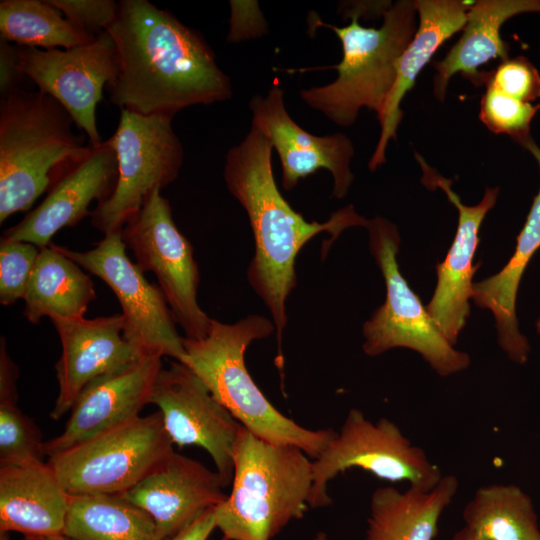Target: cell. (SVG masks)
<instances>
[{"label":"cell","instance_id":"cell-1","mask_svg":"<svg viewBox=\"0 0 540 540\" xmlns=\"http://www.w3.org/2000/svg\"><path fill=\"white\" fill-rule=\"evenodd\" d=\"M107 32L118 68L106 90L120 110L173 118L185 108L232 97L231 80L205 38L150 1H119Z\"/></svg>","mask_w":540,"mask_h":540},{"label":"cell","instance_id":"cell-2","mask_svg":"<svg viewBox=\"0 0 540 540\" xmlns=\"http://www.w3.org/2000/svg\"><path fill=\"white\" fill-rule=\"evenodd\" d=\"M273 147L256 128L226 154L224 180L228 191L246 211L255 252L247 278L268 308L279 343L287 325L286 301L296 285L295 260L303 246L322 232L336 239L367 219L352 205L333 213L326 222H309L285 200L272 168Z\"/></svg>","mask_w":540,"mask_h":540},{"label":"cell","instance_id":"cell-3","mask_svg":"<svg viewBox=\"0 0 540 540\" xmlns=\"http://www.w3.org/2000/svg\"><path fill=\"white\" fill-rule=\"evenodd\" d=\"M274 330V324L261 315H249L232 324L212 319L204 338L184 337V365L254 435L271 443L296 446L315 459L336 431L307 429L279 412L258 388L245 364L248 346Z\"/></svg>","mask_w":540,"mask_h":540},{"label":"cell","instance_id":"cell-4","mask_svg":"<svg viewBox=\"0 0 540 540\" xmlns=\"http://www.w3.org/2000/svg\"><path fill=\"white\" fill-rule=\"evenodd\" d=\"M232 488L215 508L225 540H271L303 518L313 485L312 461L300 448L266 441L243 425L234 451Z\"/></svg>","mask_w":540,"mask_h":540},{"label":"cell","instance_id":"cell-5","mask_svg":"<svg viewBox=\"0 0 540 540\" xmlns=\"http://www.w3.org/2000/svg\"><path fill=\"white\" fill-rule=\"evenodd\" d=\"M350 24L336 26L309 17L312 28L332 30L341 41L342 59L326 69H334L336 79L322 86L300 91L310 108L321 112L341 127L353 125L363 108L381 115L394 85L397 63L412 40L418 26V14L412 0H399L382 9L379 28L359 22L361 10H348Z\"/></svg>","mask_w":540,"mask_h":540},{"label":"cell","instance_id":"cell-6","mask_svg":"<svg viewBox=\"0 0 540 540\" xmlns=\"http://www.w3.org/2000/svg\"><path fill=\"white\" fill-rule=\"evenodd\" d=\"M68 112L40 91L19 90L0 103V224L29 210L89 145Z\"/></svg>","mask_w":540,"mask_h":540},{"label":"cell","instance_id":"cell-7","mask_svg":"<svg viewBox=\"0 0 540 540\" xmlns=\"http://www.w3.org/2000/svg\"><path fill=\"white\" fill-rule=\"evenodd\" d=\"M365 227L371 254L385 280L386 298L364 323L363 351L368 356H378L398 347L411 349L442 377L466 369L469 355L447 341L400 272V235L396 225L376 216L367 220Z\"/></svg>","mask_w":540,"mask_h":540},{"label":"cell","instance_id":"cell-8","mask_svg":"<svg viewBox=\"0 0 540 540\" xmlns=\"http://www.w3.org/2000/svg\"><path fill=\"white\" fill-rule=\"evenodd\" d=\"M173 445L158 411L139 415L47 462L70 495L123 494L174 451Z\"/></svg>","mask_w":540,"mask_h":540},{"label":"cell","instance_id":"cell-9","mask_svg":"<svg viewBox=\"0 0 540 540\" xmlns=\"http://www.w3.org/2000/svg\"><path fill=\"white\" fill-rule=\"evenodd\" d=\"M350 468L362 469L382 480L406 482L409 487L424 491L434 488L443 477L425 451L413 445L393 421L383 417L372 422L355 408L312 461L309 507L330 505L328 482Z\"/></svg>","mask_w":540,"mask_h":540},{"label":"cell","instance_id":"cell-10","mask_svg":"<svg viewBox=\"0 0 540 540\" xmlns=\"http://www.w3.org/2000/svg\"><path fill=\"white\" fill-rule=\"evenodd\" d=\"M112 141L118 177L112 195L96 205L91 224L104 235L121 231L151 194L172 183L179 175L184 150L172 127V119L120 110Z\"/></svg>","mask_w":540,"mask_h":540},{"label":"cell","instance_id":"cell-11","mask_svg":"<svg viewBox=\"0 0 540 540\" xmlns=\"http://www.w3.org/2000/svg\"><path fill=\"white\" fill-rule=\"evenodd\" d=\"M55 247L79 266L102 279L117 297L124 321L123 336L140 356H168L184 364V337L180 336L166 298L133 263L121 231L104 235L90 250Z\"/></svg>","mask_w":540,"mask_h":540},{"label":"cell","instance_id":"cell-12","mask_svg":"<svg viewBox=\"0 0 540 540\" xmlns=\"http://www.w3.org/2000/svg\"><path fill=\"white\" fill-rule=\"evenodd\" d=\"M123 242L143 271L153 272L172 316L186 338L202 339L210 318L199 306V269L193 247L177 228L169 201L155 191L121 229Z\"/></svg>","mask_w":540,"mask_h":540},{"label":"cell","instance_id":"cell-13","mask_svg":"<svg viewBox=\"0 0 540 540\" xmlns=\"http://www.w3.org/2000/svg\"><path fill=\"white\" fill-rule=\"evenodd\" d=\"M19 64L38 91L61 104L74 124L87 134L91 145L103 142L96 107L118 68L116 46L107 31L88 44L69 49L19 46Z\"/></svg>","mask_w":540,"mask_h":540},{"label":"cell","instance_id":"cell-14","mask_svg":"<svg viewBox=\"0 0 540 540\" xmlns=\"http://www.w3.org/2000/svg\"><path fill=\"white\" fill-rule=\"evenodd\" d=\"M150 403L159 408L173 444L205 449L227 487L233 478L234 451L242 425L199 377L186 365L171 362L160 370Z\"/></svg>","mask_w":540,"mask_h":540},{"label":"cell","instance_id":"cell-15","mask_svg":"<svg viewBox=\"0 0 540 540\" xmlns=\"http://www.w3.org/2000/svg\"><path fill=\"white\" fill-rule=\"evenodd\" d=\"M251 127L260 131L275 149L282 168V187L292 190L298 182L319 169L333 178L332 195L342 199L354 180L350 165L354 146L343 133L316 136L303 129L286 109L284 91L273 86L265 96L255 95L249 102Z\"/></svg>","mask_w":540,"mask_h":540},{"label":"cell","instance_id":"cell-16","mask_svg":"<svg viewBox=\"0 0 540 540\" xmlns=\"http://www.w3.org/2000/svg\"><path fill=\"white\" fill-rule=\"evenodd\" d=\"M118 177V164L112 138L91 145L68 165L53 182L46 197L19 223L7 229L2 239L32 243L39 248L52 242L64 227H73L91 216L89 206L107 200ZM96 204V205H97Z\"/></svg>","mask_w":540,"mask_h":540},{"label":"cell","instance_id":"cell-17","mask_svg":"<svg viewBox=\"0 0 540 540\" xmlns=\"http://www.w3.org/2000/svg\"><path fill=\"white\" fill-rule=\"evenodd\" d=\"M422 172V183L430 188H440L457 208L458 226L453 242L444 258L436 265L437 284L426 308L435 324L451 345L470 315L469 300L473 294V276L481 262L473 264L480 238L479 231L487 213L495 206L499 188H486L482 200L468 206L452 190V181L432 169L416 153Z\"/></svg>","mask_w":540,"mask_h":540},{"label":"cell","instance_id":"cell-18","mask_svg":"<svg viewBox=\"0 0 540 540\" xmlns=\"http://www.w3.org/2000/svg\"><path fill=\"white\" fill-rule=\"evenodd\" d=\"M162 369V357L141 356L88 383L77 396L63 432L45 441L48 457L140 415Z\"/></svg>","mask_w":540,"mask_h":540},{"label":"cell","instance_id":"cell-19","mask_svg":"<svg viewBox=\"0 0 540 540\" xmlns=\"http://www.w3.org/2000/svg\"><path fill=\"white\" fill-rule=\"evenodd\" d=\"M223 488L217 471L172 451L121 495L150 515L164 540L224 502Z\"/></svg>","mask_w":540,"mask_h":540},{"label":"cell","instance_id":"cell-20","mask_svg":"<svg viewBox=\"0 0 540 540\" xmlns=\"http://www.w3.org/2000/svg\"><path fill=\"white\" fill-rule=\"evenodd\" d=\"M61 343L55 364L58 395L50 417L58 420L71 410L92 380L121 369L141 357L123 336L121 313L94 319L51 318Z\"/></svg>","mask_w":540,"mask_h":540},{"label":"cell","instance_id":"cell-21","mask_svg":"<svg viewBox=\"0 0 540 540\" xmlns=\"http://www.w3.org/2000/svg\"><path fill=\"white\" fill-rule=\"evenodd\" d=\"M472 4L460 0H414L418 14L417 30L398 60L394 85L378 118L381 131L368 163L371 171L386 162L387 146L390 140L397 139L404 96L439 47L463 29Z\"/></svg>","mask_w":540,"mask_h":540},{"label":"cell","instance_id":"cell-22","mask_svg":"<svg viewBox=\"0 0 540 540\" xmlns=\"http://www.w3.org/2000/svg\"><path fill=\"white\" fill-rule=\"evenodd\" d=\"M69 497L48 462L0 466V533H64Z\"/></svg>","mask_w":540,"mask_h":540},{"label":"cell","instance_id":"cell-23","mask_svg":"<svg viewBox=\"0 0 540 540\" xmlns=\"http://www.w3.org/2000/svg\"><path fill=\"white\" fill-rule=\"evenodd\" d=\"M537 160L540 147L531 137L521 143ZM540 247V188L533 199L526 222L517 237L515 251L506 265L495 275L473 284L472 299L476 306L493 313L498 343L508 358L523 365L530 345L520 332L516 316V298L523 273Z\"/></svg>","mask_w":540,"mask_h":540},{"label":"cell","instance_id":"cell-24","mask_svg":"<svg viewBox=\"0 0 540 540\" xmlns=\"http://www.w3.org/2000/svg\"><path fill=\"white\" fill-rule=\"evenodd\" d=\"M540 12V0H480L473 2L467 11L462 35L438 62H434L436 74L433 92L443 102L448 83L455 73L481 85L484 72L478 68L492 59H508V43L501 37L502 25L511 17Z\"/></svg>","mask_w":540,"mask_h":540},{"label":"cell","instance_id":"cell-25","mask_svg":"<svg viewBox=\"0 0 540 540\" xmlns=\"http://www.w3.org/2000/svg\"><path fill=\"white\" fill-rule=\"evenodd\" d=\"M459 482L446 475L431 490L409 487L376 489L370 501L365 540H434L444 510L456 496Z\"/></svg>","mask_w":540,"mask_h":540},{"label":"cell","instance_id":"cell-26","mask_svg":"<svg viewBox=\"0 0 540 540\" xmlns=\"http://www.w3.org/2000/svg\"><path fill=\"white\" fill-rule=\"evenodd\" d=\"M96 298L92 279L54 245L40 249L25 296L24 317L82 318Z\"/></svg>","mask_w":540,"mask_h":540},{"label":"cell","instance_id":"cell-27","mask_svg":"<svg viewBox=\"0 0 540 540\" xmlns=\"http://www.w3.org/2000/svg\"><path fill=\"white\" fill-rule=\"evenodd\" d=\"M64 534L73 540H159L150 515L121 494L70 495Z\"/></svg>","mask_w":540,"mask_h":540},{"label":"cell","instance_id":"cell-28","mask_svg":"<svg viewBox=\"0 0 540 540\" xmlns=\"http://www.w3.org/2000/svg\"><path fill=\"white\" fill-rule=\"evenodd\" d=\"M462 515L464 526L488 540H540L533 502L514 484L479 487Z\"/></svg>","mask_w":540,"mask_h":540},{"label":"cell","instance_id":"cell-29","mask_svg":"<svg viewBox=\"0 0 540 540\" xmlns=\"http://www.w3.org/2000/svg\"><path fill=\"white\" fill-rule=\"evenodd\" d=\"M0 38L18 46L69 49L92 42L48 0H1Z\"/></svg>","mask_w":540,"mask_h":540},{"label":"cell","instance_id":"cell-30","mask_svg":"<svg viewBox=\"0 0 540 540\" xmlns=\"http://www.w3.org/2000/svg\"><path fill=\"white\" fill-rule=\"evenodd\" d=\"M19 367L0 340V466L43 461L45 441L34 421L17 406Z\"/></svg>","mask_w":540,"mask_h":540},{"label":"cell","instance_id":"cell-31","mask_svg":"<svg viewBox=\"0 0 540 540\" xmlns=\"http://www.w3.org/2000/svg\"><path fill=\"white\" fill-rule=\"evenodd\" d=\"M540 109L519 101L486 84L480 101L479 119L495 134H506L520 144L530 137V123Z\"/></svg>","mask_w":540,"mask_h":540},{"label":"cell","instance_id":"cell-32","mask_svg":"<svg viewBox=\"0 0 540 540\" xmlns=\"http://www.w3.org/2000/svg\"><path fill=\"white\" fill-rule=\"evenodd\" d=\"M40 249L23 241L0 240V303L23 299Z\"/></svg>","mask_w":540,"mask_h":540},{"label":"cell","instance_id":"cell-33","mask_svg":"<svg viewBox=\"0 0 540 540\" xmlns=\"http://www.w3.org/2000/svg\"><path fill=\"white\" fill-rule=\"evenodd\" d=\"M482 84H489L526 103L540 98V74L536 67L522 56L508 58L495 70L484 72Z\"/></svg>","mask_w":540,"mask_h":540},{"label":"cell","instance_id":"cell-34","mask_svg":"<svg viewBox=\"0 0 540 540\" xmlns=\"http://www.w3.org/2000/svg\"><path fill=\"white\" fill-rule=\"evenodd\" d=\"M78 30L95 38L115 21L119 2L113 0H48Z\"/></svg>","mask_w":540,"mask_h":540},{"label":"cell","instance_id":"cell-35","mask_svg":"<svg viewBox=\"0 0 540 540\" xmlns=\"http://www.w3.org/2000/svg\"><path fill=\"white\" fill-rule=\"evenodd\" d=\"M25 77L19 64V46L0 38L1 99L21 90Z\"/></svg>","mask_w":540,"mask_h":540},{"label":"cell","instance_id":"cell-36","mask_svg":"<svg viewBox=\"0 0 540 540\" xmlns=\"http://www.w3.org/2000/svg\"><path fill=\"white\" fill-rule=\"evenodd\" d=\"M214 511L215 508L204 512L177 534L164 540H207L216 528Z\"/></svg>","mask_w":540,"mask_h":540},{"label":"cell","instance_id":"cell-37","mask_svg":"<svg viewBox=\"0 0 540 540\" xmlns=\"http://www.w3.org/2000/svg\"><path fill=\"white\" fill-rule=\"evenodd\" d=\"M452 540H488L478 533L464 526L459 529L452 537Z\"/></svg>","mask_w":540,"mask_h":540},{"label":"cell","instance_id":"cell-38","mask_svg":"<svg viewBox=\"0 0 540 540\" xmlns=\"http://www.w3.org/2000/svg\"><path fill=\"white\" fill-rule=\"evenodd\" d=\"M20 540H73L64 533L48 536H23Z\"/></svg>","mask_w":540,"mask_h":540},{"label":"cell","instance_id":"cell-39","mask_svg":"<svg viewBox=\"0 0 540 540\" xmlns=\"http://www.w3.org/2000/svg\"><path fill=\"white\" fill-rule=\"evenodd\" d=\"M311 540H330L325 532H318Z\"/></svg>","mask_w":540,"mask_h":540},{"label":"cell","instance_id":"cell-40","mask_svg":"<svg viewBox=\"0 0 540 540\" xmlns=\"http://www.w3.org/2000/svg\"><path fill=\"white\" fill-rule=\"evenodd\" d=\"M0 540H11L8 533H0Z\"/></svg>","mask_w":540,"mask_h":540},{"label":"cell","instance_id":"cell-41","mask_svg":"<svg viewBox=\"0 0 540 540\" xmlns=\"http://www.w3.org/2000/svg\"><path fill=\"white\" fill-rule=\"evenodd\" d=\"M536 330L540 334V318L536 322Z\"/></svg>","mask_w":540,"mask_h":540},{"label":"cell","instance_id":"cell-42","mask_svg":"<svg viewBox=\"0 0 540 540\" xmlns=\"http://www.w3.org/2000/svg\"><path fill=\"white\" fill-rule=\"evenodd\" d=\"M222 540H225L224 538Z\"/></svg>","mask_w":540,"mask_h":540}]
</instances>
